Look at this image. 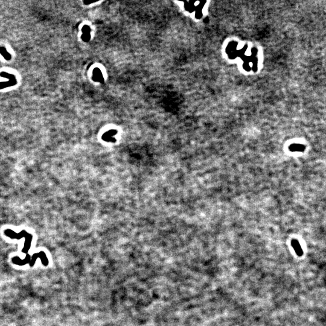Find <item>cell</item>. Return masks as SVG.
I'll use <instances>...</instances> for the list:
<instances>
[{
  "instance_id": "6da1fadb",
  "label": "cell",
  "mask_w": 326,
  "mask_h": 326,
  "mask_svg": "<svg viewBox=\"0 0 326 326\" xmlns=\"http://www.w3.org/2000/svg\"><path fill=\"white\" fill-rule=\"evenodd\" d=\"M4 234H6V236L10 237L12 239H19L20 237H26V242H25V244H24V247L22 249V253H26V254H28V251H29V249L30 248L32 239H33V237H32V236L31 234L26 233V232L22 233V231L20 233V234H17L14 231H12L10 229L6 230L5 232H4Z\"/></svg>"
},
{
  "instance_id": "7a4b0ae2",
  "label": "cell",
  "mask_w": 326,
  "mask_h": 326,
  "mask_svg": "<svg viewBox=\"0 0 326 326\" xmlns=\"http://www.w3.org/2000/svg\"><path fill=\"white\" fill-rule=\"evenodd\" d=\"M0 76L2 78H6L9 80L7 82H0V89H4V88H8L12 86L13 87L17 83V80L16 79V77L12 74H10L7 72L3 71L0 73Z\"/></svg>"
},
{
  "instance_id": "3957f363",
  "label": "cell",
  "mask_w": 326,
  "mask_h": 326,
  "mask_svg": "<svg viewBox=\"0 0 326 326\" xmlns=\"http://www.w3.org/2000/svg\"><path fill=\"white\" fill-rule=\"evenodd\" d=\"M40 258L41 261H42V265L44 266V267H47L48 265H49V260H48V258L47 257L45 253L43 251H40L38 253H36V254H35L33 255V256L31 257V258L30 259V262H29V266L30 267H33L34 266L37 258Z\"/></svg>"
},
{
  "instance_id": "277c9868",
  "label": "cell",
  "mask_w": 326,
  "mask_h": 326,
  "mask_svg": "<svg viewBox=\"0 0 326 326\" xmlns=\"http://www.w3.org/2000/svg\"><path fill=\"white\" fill-rule=\"evenodd\" d=\"M30 259H31V258H30V255L29 254H26V257H25L24 259L22 260V259L20 258V257L16 256V257L12 258V262L15 265H19V266H24V265L29 263Z\"/></svg>"
},
{
  "instance_id": "5b68a950",
  "label": "cell",
  "mask_w": 326,
  "mask_h": 326,
  "mask_svg": "<svg viewBox=\"0 0 326 326\" xmlns=\"http://www.w3.org/2000/svg\"><path fill=\"white\" fill-rule=\"evenodd\" d=\"M83 35L82 36V39L85 42H88L90 40V28L88 26H84L82 28Z\"/></svg>"
},
{
  "instance_id": "8992f818",
  "label": "cell",
  "mask_w": 326,
  "mask_h": 326,
  "mask_svg": "<svg viewBox=\"0 0 326 326\" xmlns=\"http://www.w3.org/2000/svg\"><path fill=\"white\" fill-rule=\"evenodd\" d=\"M0 54L4 57L6 60H10L11 59V55L10 53L6 50V48L4 47H0Z\"/></svg>"
},
{
  "instance_id": "52a82bcc",
  "label": "cell",
  "mask_w": 326,
  "mask_h": 326,
  "mask_svg": "<svg viewBox=\"0 0 326 326\" xmlns=\"http://www.w3.org/2000/svg\"><path fill=\"white\" fill-rule=\"evenodd\" d=\"M292 245H293V247L294 248L295 250L296 251V253L300 255L301 254V253H303V250H301V248L300 247V245L299 244V243L298 242V241L296 240H293L292 242Z\"/></svg>"
},
{
  "instance_id": "ba28073f",
  "label": "cell",
  "mask_w": 326,
  "mask_h": 326,
  "mask_svg": "<svg viewBox=\"0 0 326 326\" xmlns=\"http://www.w3.org/2000/svg\"><path fill=\"white\" fill-rule=\"evenodd\" d=\"M289 149L291 151H303L305 147L301 144H294L292 145Z\"/></svg>"
}]
</instances>
